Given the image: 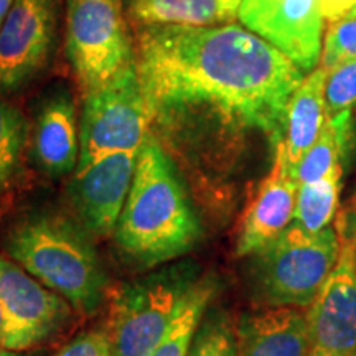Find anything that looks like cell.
<instances>
[{
  "mask_svg": "<svg viewBox=\"0 0 356 356\" xmlns=\"http://www.w3.org/2000/svg\"><path fill=\"white\" fill-rule=\"evenodd\" d=\"M134 51L152 124L216 119L282 139L304 71L244 25H139Z\"/></svg>",
  "mask_w": 356,
  "mask_h": 356,
  "instance_id": "obj_1",
  "label": "cell"
},
{
  "mask_svg": "<svg viewBox=\"0 0 356 356\" xmlns=\"http://www.w3.org/2000/svg\"><path fill=\"white\" fill-rule=\"evenodd\" d=\"M202 226L175 163L152 134L137 152L136 170L114 229L119 251L144 267L175 261L197 246Z\"/></svg>",
  "mask_w": 356,
  "mask_h": 356,
  "instance_id": "obj_2",
  "label": "cell"
},
{
  "mask_svg": "<svg viewBox=\"0 0 356 356\" xmlns=\"http://www.w3.org/2000/svg\"><path fill=\"white\" fill-rule=\"evenodd\" d=\"M3 246L15 264L74 309L97 310L108 280L81 222L55 211L30 213L8 229Z\"/></svg>",
  "mask_w": 356,
  "mask_h": 356,
  "instance_id": "obj_3",
  "label": "cell"
},
{
  "mask_svg": "<svg viewBox=\"0 0 356 356\" xmlns=\"http://www.w3.org/2000/svg\"><path fill=\"white\" fill-rule=\"evenodd\" d=\"M340 243L335 229L309 233L287 226L261 251L252 264L256 297L270 307H307L335 267Z\"/></svg>",
  "mask_w": 356,
  "mask_h": 356,
  "instance_id": "obj_4",
  "label": "cell"
},
{
  "mask_svg": "<svg viewBox=\"0 0 356 356\" xmlns=\"http://www.w3.org/2000/svg\"><path fill=\"white\" fill-rule=\"evenodd\" d=\"M197 280L193 262H178L124 284L114 296L108 328L114 356L152 355Z\"/></svg>",
  "mask_w": 356,
  "mask_h": 356,
  "instance_id": "obj_5",
  "label": "cell"
},
{
  "mask_svg": "<svg viewBox=\"0 0 356 356\" xmlns=\"http://www.w3.org/2000/svg\"><path fill=\"white\" fill-rule=\"evenodd\" d=\"M147 108L136 60L102 86L84 92L76 168L114 152H136L149 137Z\"/></svg>",
  "mask_w": 356,
  "mask_h": 356,
  "instance_id": "obj_6",
  "label": "cell"
},
{
  "mask_svg": "<svg viewBox=\"0 0 356 356\" xmlns=\"http://www.w3.org/2000/svg\"><path fill=\"white\" fill-rule=\"evenodd\" d=\"M66 53L84 92L136 60L122 0H68Z\"/></svg>",
  "mask_w": 356,
  "mask_h": 356,
  "instance_id": "obj_7",
  "label": "cell"
},
{
  "mask_svg": "<svg viewBox=\"0 0 356 356\" xmlns=\"http://www.w3.org/2000/svg\"><path fill=\"white\" fill-rule=\"evenodd\" d=\"M0 302L6 317L3 351L8 353L42 343L71 315L61 296L6 257H0Z\"/></svg>",
  "mask_w": 356,
  "mask_h": 356,
  "instance_id": "obj_8",
  "label": "cell"
},
{
  "mask_svg": "<svg viewBox=\"0 0 356 356\" xmlns=\"http://www.w3.org/2000/svg\"><path fill=\"white\" fill-rule=\"evenodd\" d=\"M238 19L291 58L299 70L317 66L325 20L320 0H241Z\"/></svg>",
  "mask_w": 356,
  "mask_h": 356,
  "instance_id": "obj_9",
  "label": "cell"
},
{
  "mask_svg": "<svg viewBox=\"0 0 356 356\" xmlns=\"http://www.w3.org/2000/svg\"><path fill=\"white\" fill-rule=\"evenodd\" d=\"M56 35V0H13L0 26V89L32 81L50 58Z\"/></svg>",
  "mask_w": 356,
  "mask_h": 356,
  "instance_id": "obj_10",
  "label": "cell"
},
{
  "mask_svg": "<svg viewBox=\"0 0 356 356\" xmlns=\"http://www.w3.org/2000/svg\"><path fill=\"white\" fill-rule=\"evenodd\" d=\"M137 152H114L74 170L70 198L88 233H114L136 170Z\"/></svg>",
  "mask_w": 356,
  "mask_h": 356,
  "instance_id": "obj_11",
  "label": "cell"
},
{
  "mask_svg": "<svg viewBox=\"0 0 356 356\" xmlns=\"http://www.w3.org/2000/svg\"><path fill=\"white\" fill-rule=\"evenodd\" d=\"M305 315L312 350L356 356V273L346 244L340 243L337 264Z\"/></svg>",
  "mask_w": 356,
  "mask_h": 356,
  "instance_id": "obj_12",
  "label": "cell"
},
{
  "mask_svg": "<svg viewBox=\"0 0 356 356\" xmlns=\"http://www.w3.org/2000/svg\"><path fill=\"white\" fill-rule=\"evenodd\" d=\"M297 186L289 172L286 152L277 144L273 170L244 210L236 254L241 257L256 254L286 231L293 220Z\"/></svg>",
  "mask_w": 356,
  "mask_h": 356,
  "instance_id": "obj_13",
  "label": "cell"
},
{
  "mask_svg": "<svg viewBox=\"0 0 356 356\" xmlns=\"http://www.w3.org/2000/svg\"><path fill=\"white\" fill-rule=\"evenodd\" d=\"M307 315L289 305L244 315L236 327V356H309Z\"/></svg>",
  "mask_w": 356,
  "mask_h": 356,
  "instance_id": "obj_14",
  "label": "cell"
},
{
  "mask_svg": "<svg viewBox=\"0 0 356 356\" xmlns=\"http://www.w3.org/2000/svg\"><path fill=\"white\" fill-rule=\"evenodd\" d=\"M33 155L43 172L51 177L76 170L79 160V127L76 106L68 91L43 101L33 129Z\"/></svg>",
  "mask_w": 356,
  "mask_h": 356,
  "instance_id": "obj_15",
  "label": "cell"
},
{
  "mask_svg": "<svg viewBox=\"0 0 356 356\" xmlns=\"http://www.w3.org/2000/svg\"><path fill=\"white\" fill-rule=\"evenodd\" d=\"M325 84L327 70L322 66L314 68L305 78H302L289 99L284 136L277 144L284 149L291 165L299 162L302 155L318 139L327 121Z\"/></svg>",
  "mask_w": 356,
  "mask_h": 356,
  "instance_id": "obj_16",
  "label": "cell"
},
{
  "mask_svg": "<svg viewBox=\"0 0 356 356\" xmlns=\"http://www.w3.org/2000/svg\"><path fill=\"white\" fill-rule=\"evenodd\" d=\"M241 0H131L139 25L208 26L238 19Z\"/></svg>",
  "mask_w": 356,
  "mask_h": 356,
  "instance_id": "obj_17",
  "label": "cell"
},
{
  "mask_svg": "<svg viewBox=\"0 0 356 356\" xmlns=\"http://www.w3.org/2000/svg\"><path fill=\"white\" fill-rule=\"evenodd\" d=\"M216 292V280L211 275L198 277L181 299L162 340L150 356H186L207 307Z\"/></svg>",
  "mask_w": 356,
  "mask_h": 356,
  "instance_id": "obj_18",
  "label": "cell"
},
{
  "mask_svg": "<svg viewBox=\"0 0 356 356\" xmlns=\"http://www.w3.org/2000/svg\"><path fill=\"white\" fill-rule=\"evenodd\" d=\"M341 175L343 168L340 165L322 180L297 186L293 225L309 233L328 228L338 208Z\"/></svg>",
  "mask_w": 356,
  "mask_h": 356,
  "instance_id": "obj_19",
  "label": "cell"
},
{
  "mask_svg": "<svg viewBox=\"0 0 356 356\" xmlns=\"http://www.w3.org/2000/svg\"><path fill=\"white\" fill-rule=\"evenodd\" d=\"M26 142V122L12 104L0 99V195L6 193L19 172Z\"/></svg>",
  "mask_w": 356,
  "mask_h": 356,
  "instance_id": "obj_20",
  "label": "cell"
},
{
  "mask_svg": "<svg viewBox=\"0 0 356 356\" xmlns=\"http://www.w3.org/2000/svg\"><path fill=\"white\" fill-rule=\"evenodd\" d=\"M186 356H236V328L226 312H204Z\"/></svg>",
  "mask_w": 356,
  "mask_h": 356,
  "instance_id": "obj_21",
  "label": "cell"
},
{
  "mask_svg": "<svg viewBox=\"0 0 356 356\" xmlns=\"http://www.w3.org/2000/svg\"><path fill=\"white\" fill-rule=\"evenodd\" d=\"M325 104L328 118L351 111L356 104V58L327 71Z\"/></svg>",
  "mask_w": 356,
  "mask_h": 356,
  "instance_id": "obj_22",
  "label": "cell"
},
{
  "mask_svg": "<svg viewBox=\"0 0 356 356\" xmlns=\"http://www.w3.org/2000/svg\"><path fill=\"white\" fill-rule=\"evenodd\" d=\"M322 66L330 71L356 58V17L333 22L328 26L322 47Z\"/></svg>",
  "mask_w": 356,
  "mask_h": 356,
  "instance_id": "obj_23",
  "label": "cell"
},
{
  "mask_svg": "<svg viewBox=\"0 0 356 356\" xmlns=\"http://www.w3.org/2000/svg\"><path fill=\"white\" fill-rule=\"evenodd\" d=\"M55 356H114L108 330H91L70 341Z\"/></svg>",
  "mask_w": 356,
  "mask_h": 356,
  "instance_id": "obj_24",
  "label": "cell"
},
{
  "mask_svg": "<svg viewBox=\"0 0 356 356\" xmlns=\"http://www.w3.org/2000/svg\"><path fill=\"white\" fill-rule=\"evenodd\" d=\"M335 231L338 234V241L348 246L356 273V195L338 216Z\"/></svg>",
  "mask_w": 356,
  "mask_h": 356,
  "instance_id": "obj_25",
  "label": "cell"
},
{
  "mask_svg": "<svg viewBox=\"0 0 356 356\" xmlns=\"http://www.w3.org/2000/svg\"><path fill=\"white\" fill-rule=\"evenodd\" d=\"M12 3H13V0H0V26H2L3 22H6Z\"/></svg>",
  "mask_w": 356,
  "mask_h": 356,
  "instance_id": "obj_26",
  "label": "cell"
},
{
  "mask_svg": "<svg viewBox=\"0 0 356 356\" xmlns=\"http://www.w3.org/2000/svg\"><path fill=\"white\" fill-rule=\"evenodd\" d=\"M3 330H6V317H3V307L0 302V353H3Z\"/></svg>",
  "mask_w": 356,
  "mask_h": 356,
  "instance_id": "obj_27",
  "label": "cell"
},
{
  "mask_svg": "<svg viewBox=\"0 0 356 356\" xmlns=\"http://www.w3.org/2000/svg\"><path fill=\"white\" fill-rule=\"evenodd\" d=\"M309 356H332V355H328V353H322V351H317V350H310Z\"/></svg>",
  "mask_w": 356,
  "mask_h": 356,
  "instance_id": "obj_28",
  "label": "cell"
},
{
  "mask_svg": "<svg viewBox=\"0 0 356 356\" xmlns=\"http://www.w3.org/2000/svg\"><path fill=\"white\" fill-rule=\"evenodd\" d=\"M0 356H3V355H2V353H0Z\"/></svg>",
  "mask_w": 356,
  "mask_h": 356,
  "instance_id": "obj_29",
  "label": "cell"
}]
</instances>
